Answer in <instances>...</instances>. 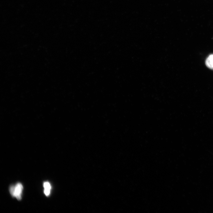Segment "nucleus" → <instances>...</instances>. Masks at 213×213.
Instances as JSON below:
<instances>
[{"label":"nucleus","mask_w":213,"mask_h":213,"mask_svg":"<svg viewBox=\"0 0 213 213\" xmlns=\"http://www.w3.org/2000/svg\"><path fill=\"white\" fill-rule=\"evenodd\" d=\"M23 189L22 185L18 183L15 185H12L9 188V192L11 195L15 197L17 200L21 199Z\"/></svg>","instance_id":"obj_1"},{"label":"nucleus","mask_w":213,"mask_h":213,"mask_svg":"<svg viewBox=\"0 0 213 213\" xmlns=\"http://www.w3.org/2000/svg\"><path fill=\"white\" fill-rule=\"evenodd\" d=\"M206 66L211 69H213V54H210L205 61Z\"/></svg>","instance_id":"obj_2"},{"label":"nucleus","mask_w":213,"mask_h":213,"mask_svg":"<svg viewBox=\"0 0 213 213\" xmlns=\"http://www.w3.org/2000/svg\"><path fill=\"white\" fill-rule=\"evenodd\" d=\"M43 187L44 194L46 196H48L50 194L51 188L50 184L48 182H45L43 183Z\"/></svg>","instance_id":"obj_3"}]
</instances>
